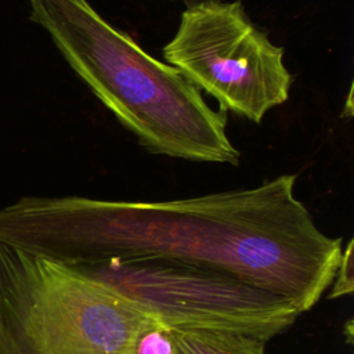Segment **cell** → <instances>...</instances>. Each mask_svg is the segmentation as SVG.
I'll return each mask as SVG.
<instances>
[{
    "label": "cell",
    "mask_w": 354,
    "mask_h": 354,
    "mask_svg": "<svg viewBox=\"0 0 354 354\" xmlns=\"http://www.w3.org/2000/svg\"><path fill=\"white\" fill-rule=\"evenodd\" d=\"M274 44L248 15L241 0H201L183 10L165 62L213 97L218 109L260 123L288 101L293 76Z\"/></svg>",
    "instance_id": "5"
},
{
    "label": "cell",
    "mask_w": 354,
    "mask_h": 354,
    "mask_svg": "<svg viewBox=\"0 0 354 354\" xmlns=\"http://www.w3.org/2000/svg\"><path fill=\"white\" fill-rule=\"evenodd\" d=\"M171 354H266L267 340L235 330L171 329Z\"/></svg>",
    "instance_id": "6"
},
{
    "label": "cell",
    "mask_w": 354,
    "mask_h": 354,
    "mask_svg": "<svg viewBox=\"0 0 354 354\" xmlns=\"http://www.w3.org/2000/svg\"><path fill=\"white\" fill-rule=\"evenodd\" d=\"M333 290L330 292V297L344 296L353 292V239L348 241L346 248H343L340 263L337 271L333 278Z\"/></svg>",
    "instance_id": "7"
},
{
    "label": "cell",
    "mask_w": 354,
    "mask_h": 354,
    "mask_svg": "<svg viewBox=\"0 0 354 354\" xmlns=\"http://www.w3.org/2000/svg\"><path fill=\"white\" fill-rule=\"evenodd\" d=\"M68 267L171 329L235 330L268 342L301 314L286 299L206 266L166 259H115Z\"/></svg>",
    "instance_id": "4"
},
{
    "label": "cell",
    "mask_w": 354,
    "mask_h": 354,
    "mask_svg": "<svg viewBox=\"0 0 354 354\" xmlns=\"http://www.w3.org/2000/svg\"><path fill=\"white\" fill-rule=\"evenodd\" d=\"M148 319L71 267L0 243V354H134Z\"/></svg>",
    "instance_id": "3"
},
{
    "label": "cell",
    "mask_w": 354,
    "mask_h": 354,
    "mask_svg": "<svg viewBox=\"0 0 354 354\" xmlns=\"http://www.w3.org/2000/svg\"><path fill=\"white\" fill-rule=\"evenodd\" d=\"M30 21L138 144L153 155L238 165L227 112L213 109L176 68L149 55L87 0H28Z\"/></svg>",
    "instance_id": "2"
},
{
    "label": "cell",
    "mask_w": 354,
    "mask_h": 354,
    "mask_svg": "<svg viewBox=\"0 0 354 354\" xmlns=\"http://www.w3.org/2000/svg\"><path fill=\"white\" fill-rule=\"evenodd\" d=\"M167 1H181L184 4H191V3H195V1H201V0H167Z\"/></svg>",
    "instance_id": "8"
},
{
    "label": "cell",
    "mask_w": 354,
    "mask_h": 354,
    "mask_svg": "<svg viewBox=\"0 0 354 354\" xmlns=\"http://www.w3.org/2000/svg\"><path fill=\"white\" fill-rule=\"evenodd\" d=\"M297 174L171 201L22 196L0 209V243L65 266L166 259L217 268L301 313L332 285L343 245L296 196Z\"/></svg>",
    "instance_id": "1"
}]
</instances>
